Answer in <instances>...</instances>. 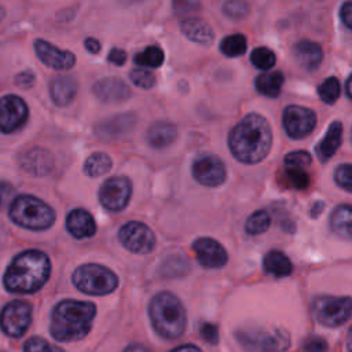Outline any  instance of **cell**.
<instances>
[{
  "label": "cell",
  "instance_id": "cell-1",
  "mask_svg": "<svg viewBox=\"0 0 352 352\" xmlns=\"http://www.w3.org/2000/svg\"><path fill=\"white\" fill-rule=\"evenodd\" d=\"M272 146L270 122L260 114H246L230 132L228 147L231 154L243 164L261 162Z\"/></svg>",
  "mask_w": 352,
  "mask_h": 352
},
{
  "label": "cell",
  "instance_id": "cell-2",
  "mask_svg": "<svg viewBox=\"0 0 352 352\" xmlns=\"http://www.w3.org/2000/svg\"><path fill=\"white\" fill-rule=\"evenodd\" d=\"M51 272V263L40 250H26L12 258L4 274V286L11 293H33L38 290Z\"/></svg>",
  "mask_w": 352,
  "mask_h": 352
},
{
  "label": "cell",
  "instance_id": "cell-3",
  "mask_svg": "<svg viewBox=\"0 0 352 352\" xmlns=\"http://www.w3.org/2000/svg\"><path fill=\"white\" fill-rule=\"evenodd\" d=\"M96 308L92 302L65 300L52 311L50 330L58 341H77L85 337L92 326Z\"/></svg>",
  "mask_w": 352,
  "mask_h": 352
},
{
  "label": "cell",
  "instance_id": "cell-4",
  "mask_svg": "<svg viewBox=\"0 0 352 352\" xmlns=\"http://www.w3.org/2000/svg\"><path fill=\"white\" fill-rule=\"evenodd\" d=\"M148 314L154 329L161 337L173 340L184 333L186 311L175 294L169 292L155 294L150 302Z\"/></svg>",
  "mask_w": 352,
  "mask_h": 352
},
{
  "label": "cell",
  "instance_id": "cell-5",
  "mask_svg": "<svg viewBox=\"0 0 352 352\" xmlns=\"http://www.w3.org/2000/svg\"><path fill=\"white\" fill-rule=\"evenodd\" d=\"M10 219L29 230H45L55 221L54 209L33 195H19L10 206Z\"/></svg>",
  "mask_w": 352,
  "mask_h": 352
},
{
  "label": "cell",
  "instance_id": "cell-6",
  "mask_svg": "<svg viewBox=\"0 0 352 352\" xmlns=\"http://www.w3.org/2000/svg\"><path fill=\"white\" fill-rule=\"evenodd\" d=\"M235 337L248 352H282L290 345V337L282 329L248 326L238 329Z\"/></svg>",
  "mask_w": 352,
  "mask_h": 352
},
{
  "label": "cell",
  "instance_id": "cell-7",
  "mask_svg": "<svg viewBox=\"0 0 352 352\" xmlns=\"http://www.w3.org/2000/svg\"><path fill=\"white\" fill-rule=\"evenodd\" d=\"M73 283L82 293L102 296L111 293L117 287L118 278L113 271L103 265L84 264L74 271Z\"/></svg>",
  "mask_w": 352,
  "mask_h": 352
},
{
  "label": "cell",
  "instance_id": "cell-8",
  "mask_svg": "<svg viewBox=\"0 0 352 352\" xmlns=\"http://www.w3.org/2000/svg\"><path fill=\"white\" fill-rule=\"evenodd\" d=\"M311 311L314 318L323 326L337 327L345 323L352 315L351 297L319 296L312 301Z\"/></svg>",
  "mask_w": 352,
  "mask_h": 352
},
{
  "label": "cell",
  "instance_id": "cell-9",
  "mask_svg": "<svg viewBox=\"0 0 352 352\" xmlns=\"http://www.w3.org/2000/svg\"><path fill=\"white\" fill-rule=\"evenodd\" d=\"M32 322V307L26 301L14 300L0 312V327L10 337H21Z\"/></svg>",
  "mask_w": 352,
  "mask_h": 352
},
{
  "label": "cell",
  "instance_id": "cell-10",
  "mask_svg": "<svg viewBox=\"0 0 352 352\" xmlns=\"http://www.w3.org/2000/svg\"><path fill=\"white\" fill-rule=\"evenodd\" d=\"M118 239L132 253H150L155 246L154 232L140 221H129L118 231Z\"/></svg>",
  "mask_w": 352,
  "mask_h": 352
},
{
  "label": "cell",
  "instance_id": "cell-11",
  "mask_svg": "<svg viewBox=\"0 0 352 352\" xmlns=\"http://www.w3.org/2000/svg\"><path fill=\"white\" fill-rule=\"evenodd\" d=\"M282 124L285 132L292 139H302L314 131L316 125V114L308 107L289 104L283 110Z\"/></svg>",
  "mask_w": 352,
  "mask_h": 352
},
{
  "label": "cell",
  "instance_id": "cell-12",
  "mask_svg": "<svg viewBox=\"0 0 352 352\" xmlns=\"http://www.w3.org/2000/svg\"><path fill=\"white\" fill-rule=\"evenodd\" d=\"M132 195V184L128 177L114 176L107 179L99 188L100 204L111 212L122 210Z\"/></svg>",
  "mask_w": 352,
  "mask_h": 352
},
{
  "label": "cell",
  "instance_id": "cell-13",
  "mask_svg": "<svg viewBox=\"0 0 352 352\" xmlns=\"http://www.w3.org/2000/svg\"><path fill=\"white\" fill-rule=\"evenodd\" d=\"M191 175L202 186L216 187L224 183L227 170L223 161L213 154H202L197 157L191 165Z\"/></svg>",
  "mask_w": 352,
  "mask_h": 352
},
{
  "label": "cell",
  "instance_id": "cell-14",
  "mask_svg": "<svg viewBox=\"0 0 352 352\" xmlns=\"http://www.w3.org/2000/svg\"><path fill=\"white\" fill-rule=\"evenodd\" d=\"M28 106L16 95H6L0 98V131L12 133L21 129L28 120Z\"/></svg>",
  "mask_w": 352,
  "mask_h": 352
},
{
  "label": "cell",
  "instance_id": "cell-15",
  "mask_svg": "<svg viewBox=\"0 0 352 352\" xmlns=\"http://www.w3.org/2000/svg\"><path fill=\"white\" fill-rule=\"evenodd\" d=\"M192 249L199 264L205 268H221L228 260L226 249L212 238H198L192 243Z\"/></svg>",
  "mask_w": 352,
  "mask_h": 352
},
{
  "label": "cell",
  "instance_id": "cell-16",
  "mask_svg": "<svg viewBox=\"0 0 352 352\" xmlns=\"http://www.w3.org/2000/svg\"><path fill=\"white\" fill-rule=\"evenodd\" d=\"M34 50H36V55L38 56V59L44 65H47L48 67H52L55 70H67V69L73 67V65L76 62V58L70 51L60 50L44 40H36Z\"/></svg>",
  "mask_w": 352,
  "mask_h": 352
},
{
  "label": "cell",
  "instance_id": "cell-17",
  "mask_svg": "<svg viewBox=\"0 0 352 352\" xmlns=\"http://www.w3.org/2000/svg\"><path fill=\"white\" fill-rule=\"evenodd\" d=\"M136 124V117L132 113H124V114H116L114 117L106 118L100 121L95 131L96 135L100 139L111 140V139H120L125 135H128Z\"/></svg>",
  "mask_w": 352,
  "mask_h": 352
},
{
  "label": "cell",
  "instance_id": "cell-18",
  "mask_svg": "<svg viewBox=\"0 0 352 352\" xmlns=\"http://www.w3.org/2000/svg\"><path fill=\"white\" fill-rule=\"evenodd\" d=\"M21 166L25 172L34 176H45L48 175L55 165V160L52 154L41 147H33L25 151L21 157Z\"/></svg>",
  "mask_w": 352,
  "mask_h": 352
},
{
  "label": "cell",
  "instance_id": "cell-19",
  "mask_svg": "<svg viewBox=\"0 0 352 352\" xmlns=\"http://www.w3.org/2000/svg\"><path fill=\"white\" fill-rule=\"evenodd\" d=\"M95 96L104 103H120L131 98V88L117 77H106L94 85Z\"/></svg>",
  "mask_w": 352,
  "mask_h": 352
},
{
  "label": "cell",
  "instance_id": "cell-20",
  "mask_svg": "<svg viewBox=\"0 0 352 352\" xmlns=\"http://www.w3.org/2000/svg\"><path fill=\"white\" fill-rule=\"evenodd\" d=\"M293 55L298 66L307 72L316 70L323 59V51L320 45L309 40L298 41L293 48Z\"/></svg>",
  "mask_w": 352,
  "mask_h": 352
},
{
  "label": "cell",
  "instance_id": "cell-21",
  "mask_svg": "<svg viewBox=\"0 0 352 352\" xmlns=\"http://www.w3.org/2000/svg\"><path fill=\"white\" fill-rule=\"evenodd\" d=\"M67 231L78 239L89 238L96 231V224L89 212L85 209H73L66 217Z\"/></svg>",
  "mask_w": 352,
  "mask_h": 352
},
{
  "label": "cell",
  "instance_id": "cell-22",
  "mask_svg": "<svg viewBox=\"0 0 352 352\" xmlns=\"http://www.w3.org/2000/svg\"><path fill=\"white\" fill-rule=\"evenodd\" d=\"M180 29L190 41L201 45H210L214 40L213 29L199 18H186L182 22Z\"/></svg>",
  "mask_w": 352,
  "mask_h": 352
},
{
  "label": "cell",
  "instance_id": "cell-23",
  "mask_svg": "<svg viewBox=\"0 0 352 352\" xmlns=\"http://www.w3.org/2000/svg\"><path fill=\"white\" fill-rule=\"evenodd\" d=\"M342 142V124L333 121L324 133L323 139L316 146V155L322 162H327L336 151L340 148Z\"/></svg>",
  "mask_w": 352,
  "mask_h": 352
},
{
  "label": "cell",
  "instance_id": "cell-24",
  "mask_svg": "<svg viewBox=\"0 0 352 352\" xmlns=\"http://www.w3.org/2000/svg\"><path fill=\"white\" fill-rule=\"evenodd\" d=\"M77 94V82L70 76L55 77L50 84V95L56 106L69 104Z\"/></svg>",
  "mask_w": 352,
  "mask_h": 352
},
{
  "label": "cell",
  "instance_id": "cell-25",
  "mask_svg": "<svg viewBox=\"0 0 352 352\" xmlns=\"http://www.w3.org/2000/svg\"><path fill=\"white\" fill-rule=\"evenodd\" d=\"M176 126L168 121H157L147 131V142L154 148H165L175 142Z\"/></svg>",
  "mask_w": 352,
  "mask_h": 352
},
{
  "label": "cell",
  "instance_id": "cell-26",
  "mask_svg": "<svg viewBox=\"0 0 352 352\" xmlns=\"http://www.w3.org/2000/svg\"><path fill=\"white\" fill-rule=\"evenodd\" d=\"M331 230L341 238L352 241V205H338L330 216Z\"/></svg>",
  "mask_w": 352,
  "mask_h": 352
},
{
  "label": "cell",
  "instance_id": "cell-27",
  "mask_svg": "<svg viewBox=\"0 0 352 352\" xmlns=\"http://www.w3.org/2000/svg\"><path fill=\"white\" fill-rule=\"evenodd\" d=\"M263 264H264L265 272L272 276H276V278L287 276L293 271L292 261L289 260V257L285 253H282L279 250L268 252L264 257Z\"/></svg>",
  "mask_w": 352,
  "mask_h": 352
},
{
  "label": "cell",
  "instance_id": "cell-28",
  "mask_svg": "<svg viewBox=\"0 0 352 352\" xmlns=\"http://www.w3.org/2000/svg\"><path fill=\"white\" fill-rule=\"evenodd\" d=\"M283 81H285V77L282 72H263L256 77L254 85L261 95L276 98L282 91Z\"/></svg>",
  "mask_w": 352,
  "mask_h": 352
},
{
  "label": "cell",
  "instance_id": "cell-29",
  "mask_svg": "<svg viewBox=\"0 0 352 352\" xmlns=\"http://www.w3.org/2000/svg\"><path fill=\"white\" fill-rule=\"evenodd\" d=\"M111 168V160L106 153H94L84 162V172L91 177L104 175Z\"/></svg>",
  "mask_w": 352,
  "mask_h": 352
},
{
  "label": "cell",
  "instance_id": "cell-30",
  "mask_svg": "<svg viewBox=\"0 0 352 352\" xmlns=\"http://www.w3.org/2000/svg\"><path fill=\"white\" fill-rule=\"evenodd\" d=\"M246 50H248V41H246V37L241 33L230 34L224 37L220 43V51L230 58L241 56L242 54L246 52Z\"/></svg>",
  "mask_w": 352,
  "mask_h": 352
},
{
  "label": "cell",
  "instance_id": "cell-31",
  "mask_svg": "<svg viewBox=\"0 0 352 352\" xmlns=\"http://www.w3.org/2000/svg\"><path fill=\"white\" fill-rule=\"evenodd\" d=\"M271 224V217L268 214L267 210H256L253 212L246 223H245V231L249 234V235H258V234H263L268 230Z\"/></svg>",
  "mask_w": 352,
  "mask_h": 352
},
{
  "label": "cell",
  "instance_id": "cell-32",
  "mask_svg": "<svg viewBox=\"0 0 352 352\" xmlns=\"http://www.w3.org/2000/svg\"><path fill=\"white\" fill-rule=\"evenodd\" d=\"M135 63L146 67H160L164 62V52L160 47H147L142 52L135 55Z\"/></svg>",
  "mask_w": 352,
  "mask_h": 352
},
{
  "label": "cell",
  "instance_id": "cell-33",
  "mask_svg": "<svg viewBox=\"0 0 352 352\" xmlns=\"http://www.w3.org/2000/svg\"><path fill=\"white\" fill-rule=\"evenodd\" d=\"M250 60L257 69L267 72L271 67H274V65L276 62V56L272 50H270L267 47H257L252 51Z\"/></svg>",
  "mask_w": 352,
  "mask_h": 352
},
{
  "label": "cell",
  "instance_id": "cell-34",
  "mask_svg": "<svg viewBox=\"0 0 352 352\" xmlns=\"http://www.w3.org/2000/svg\"><path fill=\"white\" fill-rule=\"evenodd\" d=\"M319 98L326 104H333L340 96V81L336 77L326 78L318 88Z\"/></svg>",
  "mask_w": 352,
  "mask_h": 352
},
{
  "label": "cell",
  "instance_id": "cell-35",
  "mask_svg": "<svg viewBox=\"0 0 352 352\" xmlns=\"http://www.w3.org/2000/svg\"><path fill=\"white\" fill-rule=\"evenodd\" d=\"M286 177L292 187L297 190H305L309 186V175L302 168L286 166Z\"/></svg>",
  "mask_w": 352,
  "mask_h": 352
},
{
  "label": "cell",
  "instance_id": "cell-36",
  "mask_svg": "<svg viewBox=\"0 0 352 352\" xmlns=\"http://www.w3.org/2000/svg\"><path fill=\"white\" fill-rule=\"evenodd\" d=\"M223 12L231 19H243L249 12V6L245 0H227Z\"/></svg>",
  "mask_w": 352,
  "mask_h": 352
},
{
  "label": "cell",
  "instance_id": "cell-37",
  "mask_svg": "<svg viewBox=\"0 0 352 352\" xmlns=\"http://www.w3.org/2000/svg\"><path fill=\"white\" fill-rule=\"evenodd\" d=\"M334 182L342 188L352 192V164H341L334 169Z\"/></svg>",
  "mask_w": 352,
  "mask_h": 352
},
{
  "label": "cell",
  "instance_id": "cell-38",
  "mask_svg": "<svg viewBox=\"0 0 352 352\" xmlns=\"http://www.w3.org/2000/svg\"><path fill=\"white\" fill-rule=\"evenodd\" d=\"M131 81L136 85L140 87L143 89H148L153 88L155 85V77L151 72L146 70V69H133L129 74Z\"/></svg>",
  "mask_w": 352,
  "mask_h": 352
},
{
  "label": "cell",
  "instance_id": "cell-39",
  "mask_svg": "<svg viewBox=\"0 0 352 352\" xmlns=\"http://www.w3.org/2000/svg\"><path fill=\"white\" fill-rule=\"evenodd\" d=\"M23 352H63L60 348L50 344L44 338L33 337L23 345Z\"/></svg>",
  "mask_w": 352,
  "mask_h": 352
},
{
  "label": "cell",
  "instance_id": "cell-40",
  "mask_svg": "<svg viewBox=\"0 0 352 352\" xmlns=\"http://www.w3.org/2000/svg\"><path fill=\"white\" fill-rule=\"evenodd\" d=\"M311 161H312V158H311L309 153L302 151V150L292 151L285 157L286 166H294V168H302V169L309 166Z\"/></svg>",
  "mask_w": 352,
  "mask_h": 352
},
{
  "label": "cell",
  "instance_id": "cell-41",
  "mask_svg": "<svg viewBox=\"0 0 352 352\" xmlns=\"http://www.w3.org/2000/svg\"><path fill=\"white\" fill-rule=\"evenodd\" d=\"M172 6L177 15L190 16L199 10V0H172Z\"/></svg>",
  "mask_w": 352,
  "mask_h": 352
},
{
  "label": "cell",
  "instance_id": "cell-42",
  "mask_svg": "<svg viewBox=\"0 0 352 352\" xmlns=\"http://www.w3.org/2000/svg\"><path fill=\"white\" fill-rule=\"evenodd\" d=\"M304 352H327V342L324 338L311 336L304 341Z\"/></svg>",
  "mask_w": 352,
  "mask_h": 352
},
{
  "label": "cell",
  "instance_id": "cell-43",
  "mask_svg": "<svg viewBox=\"0 0 352 352\" xmlns=\"http://www.w3.org/2000/svg\"><path fill=\"white\" fill-rule=\"evenodd\" d=\"M201 336L209 344H217L219 341V330L213 323H202L201 324Z\"/></svg>",
  "mask_w": 352,
  "mask_h": 352
},
{
  "label": "cell",
  "instance_id": "cell-44",
  "mask_svg": "<svg viewBox=\"0 0 352 352\" xmlns=\"http://www.w3.org/2000/svg\"><path fill=\"white\" fill-rule=\"evenodd\" d=\"M107 59H109V62H111V63H114L117 66H121L126 60V52L124 50H120V48H113L109 52Z\"/></svg>",
  "mask_w": 352,
  "mask_h": 352
},
{
  "label": "cell",
  "instance_id": "cell-45",
  "mask_svg": "<svg viewBox=\"0 0 352 352\" xmlns=\"http://www.w3.org/2000/svg\"><path fill=\"white\" fill-rule=\"evenodd\" d=\"M15 82L21 88H29L34 82V74L32 72H22L15 77Z\"/></svg>",
  "mask_w": 352,
  "mask_h": 352
},
{
  "label": "cell",
  "instance_id": "cell-46",
  "mask_svg": "<svg viewBox=\"0 0 352 352\" xmlns=\"http://www.w3.org/2000/svg\"><path fill=\"white\" fill-rule=\"evenodd\" d=\"M12 186L4 180H0V209L8 202V199L12 195Z\"/></svg>",
  "mask_w": 352,
  "mask_h": 352
},
{
  "label": "cell",
  "instance_id": "cell-47",
  "mask_svg": "<svg viewBox=\"0 0 352 352\" xmlns=\"http://www.w3.org/2000/svg\"><path fill=\"white\" fill-rule=\"evenodd\" d=\"M340 15L342 22L346 25V28L352 30V1H346L342 4L340 10Z\"/></svg>",
  "mask_w": 352,
  "mask_h": 352
},
{
  "label": "cell",
  "instance_id": "cell-48",
  "mask_svg": "<svg viewBox=\"0 0 352 352\" xmlns=\"http://www.w3.org/2000/svg\"><path fill=\"white\" fill-rule=\"evenodd\" d=\"M84 45H85V48H87L89 52H92V54H98V52L100 51V43H99L96 38H94V37L85 38Z\"/></svg>",
  "mask_w": 352,
  "mask_h": 352
},
{
  "label": "cell",
  "instance_id": "cell-49",
  "mask_svg": "<svg viewBox=\"0 0 352 352\" xmlns=\"http://www.w3.org/2000/svg\"><path fill=\"white\" fill-rule=\"evenodd\" d=\"M169 352H201V349L192 344H186V345H180Z\"/></svg>",
  "mask_w": 352,
  "mask_h": 352
},
{
  "label": "cell",
  "instance_id": "cell-50",
  "mask_svg": "<svg viewBox=\"0 0 352 352\" xmlns=\"http://www.w3.org/2000/svg\"><path fill=\"white\" fill-rule=\"evenodd\" d=\"M124 352H151V351L142 344H131L129 346H126Z\"/></svg>",
  "mask_w": 352,
  "mask_h": 352
},
{
  "label": "cell",
  "instance_id": "cell-51",
  "mask_svg": "<svg viewBox=\"0 0 352 352\" xmlns=\"http://www.w3.org/2000/svg\"><path fill=\"white\" fill-rule=\"evenodd\" d=\"M324 208V204L322 202V201H318L316 204H314V208H312V216L314 217H318L319 214H320V212H322V209Z\"/></svg>",
  "mask_w": 352,
  "mask_h": 352
},
{
  "label": "cell",
  "instance_id": "cell-52",
  "mask_svg": "<svg viewBox=\"0 0 352 352\" xmlns=\"http://www.w3.org/2000/svg\"><path fill=\"white\" fill-rule=\"evenodd\" d=\"M345 91H346L348 98L352 100V73H351V76L348 77V80L345 82Z\"/></svg>",
  "mask_w": 352,
  "mask_h": 352
},
{
  "label": "cell",
  "instance_id": "cell-53",
  "mask_svg": "<svg viewBox=\"0 0 352 352\" xmlns=\"http://www.w3.org/2000/svg\"><path fill=\"white\" fill-rule=\"evenodd\" d=\"M346 349L348 352H352V326L348 330V336H346Z\"/></svg>",
  "mask_w": 352,
  "mask_h": 352
},
{
  "label": "cell",
  "instance_id": "cell-54",
  "mask_svg": "<svg viewBox=\"0 0 352 352\" xmlns=\"http://www.w3.org/2000/svg\"><path fill=\"white\" fill-rule=\"evenodd\" d=\"M122 3H125V4H135V3H139V1H142V0H121Z\"/></svg>",
  "mask_w": 352,
  "mask_h": 352
},
{
  "label": "cell",
  "instance_id": "cell-55",
  "mask_svg": "<svg viewBox=\"0 0 352 352\" xmlns=\"http://www.w3.org/2000/svg\"><path fill=\"white\" fill-rule=\"evenodd\" d=\"M4 15H6V11H4V8H3V7H0V22L3 21Z\"/></svg>",
  "mask_w": 352,
  "mask_h": 352
}]
</instances>
